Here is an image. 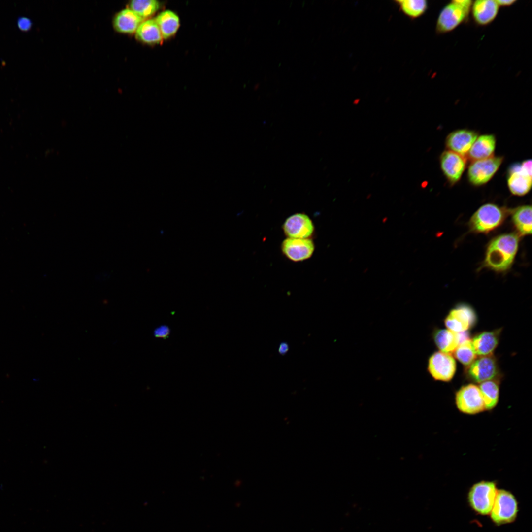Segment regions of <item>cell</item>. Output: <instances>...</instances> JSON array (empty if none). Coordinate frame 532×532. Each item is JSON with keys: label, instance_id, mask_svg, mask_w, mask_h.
Masks as SVG:
<instances>
[{"label": "cell", "instance_id": "1", "mask_svg": "<svg viewBox=\"0 0 532 532\" xmlns=\"http://www.w3.org/2000/svg\"><path fill=\"white\" fill-rule=\"evenodd\" d=\"M519 242V236L515 233L495 237L487 247L483 266L496 272L506 271L514 261Z\"/></svg>", "mask_w": 532, "mask_h": 532}, {"label": "cell", "instance_id": "2", "mask_svg": "<svg viewBox=\"0 0 532 532\" xmlns=\"http://www.w3.org/2000/svg\"><path fill=\"white\" fill-rule=\"evenodd\" d=\"M473 1L454 0L446 4L440 12L436 23L438 34L450 32L468 19Z\"/></svg>", "mask_w": 532, "mask_h": 532}, {"label": "cell", "instance_id": "3", "mask_svg": "<svg viewBox=\"0 0 532 532\" xmlns=\"http://www.w3.org/2000/svg\"><path fill=\"white\" fill-rule=\"evenodd\" d=\"M508 210L493 203L480 207L470 219L469 226L475 233H486L499 227L504 221Z\"/></svg>", "mask_w": 532, "mask_h": 532}, {"label": "cell", "instance_id": "4", "mask_svg": "<svg viewBox=\"0 0 532 532\" xmlns=\"http://www.w3.org/2000/svg\"><path fill=\"white\" fill-rule=\"evenodd\" d=\"M498 490L496 482L494 481L482 480L474 483L467 494L469 506L479 515H489Z\"/></svg>", "mask_w": 532, "mask_h": 532}, {"label": "cell", "instance_id": "5", "mask_svg": "<svg viewBox=\"0 0 532 532\" xmlns=\"http://www.w3.org/2000/svg\"><path fill=\"white\" fill-rule=\"evenodd\" d=\"M518 513V503L515 496L505 489L498 490L495 500L489 514L491 520L497 526L514 522Z\"/></svg>", "mask_w": 532, "mask_h": 532}, {"label": "cell", "instance_id": "6", "mask_svg": "<svg viewBox=\"0 0 532 532\" xmlns=\"http://www.w3.org/2000/svg\"><path fill=\"white\" fill-rule=\"evenodd\" d=\"M455 402L458 410L463 414L475 415L486 410L480 390L473 383L464 385L456 392Z\"/></svg>", "mask_w": 532, "mask_h": 532}, {"label": "cell", "instance_id": "7", "mask_svg": "<svg viewBox=\"0 0 532 532\" xmlns=\"http://www.w3.org/2000/svg\"><path fill=\"white\" fill-rule=\"evenodd\" d=\"M507 185L514 195L523 196L532 187V161L525 160L510 166L507 173Z\"/></svg>", "mask_w": 532, "mask_h": 532}, {"label": "cell", "instance_id": "8", "mask_svg": "<svg viewBox=\"0 0 532 532\" xmlns=\"http://www.w3.org/2000/svg\"><path fill=\"white\" fill-rule=\"evenodd\" d=\"M502 156L471 161L467 170V178L473 186H480L488 182L499 169L503 161Z\"/></svg>", "mask_w": 532, "mask_h": 532}, {"label": "cell", "instance_id": "9", "mask_svg": "<svg viewBox=\"0 0 532 532\" xmlns=\"http://www.w3.org/2000/svg\"><path fill=\"white\" fill-rule=\"evenodd\" d=\"M427 370L434 380L449 382L455 375L456 361L449 353L436 351L429 358Z\"/></svg>", "mask_w": 532, "mask_h": 532}, {"label": "cell", "instance_id": "10", "mask_svg": "<svg viewBox=\"0 0 532 532\" xmlns=\"http://www.w3.org/2000/svg\"><path fill=\"white\" fill-rule=\"evenodd\" d=\"M476 315L473 308L466 304H459L446 317L444 323L447 329L457 332L467 331L476 323Z\"/></svg>", "mask_w": 532, "mask_h": 532}, {"label": "cell", "instance_id": "11", "mask_svg": "<svg viewBox=\"0 0 532 532\" xmlns=\"http://www.w3.org/2000/svg\"><path fill=\"white\" fill-rule=\"evenodd\" d=\"M499 368L496 359L492 355L481 356L468 366L467 378L476 383L497 379Z\"/></svg>", "mask_w": 532, "mask_h": 532}, {"label": "cell", "instance_id": "12", "mask_svg": "<svg viewBox=\"0 0 532 532\" xmlns=\"http://www.w3.org/2000/svg\"><path fill=\"white\" fill-rule=\"evenodd\" d=\"M466 157L453 151H444L439 157L441 171L450 185H454L461 179L466 166Z\"/></svg>", "mask_w": 532, "mask_h": 532}, {"label": "cell", "instance_id": "13", "mask_svg": "<svg viewBox=\"0 0 532 532\" xmlns=\"http://www.w3.org/2000/svg\"><path fill=\"white\" fill-rule=\"evenodd\" d=\"M283 229L289 238H308L314 232V225L311 219L303 213H296L288 218L284 223Z\"/></svg>", "mask_w": 532, "mask_h": 532}, {"label": "cell", "instance_id": "14", "mask_svg": "<svg viewBox=\"0 0 532 532\" xmlns=\"http://www.w3.org/2000/svg\"><path fill=\"white\" fill-rule=\"evenodd\" d=\"M315 246L309 238H287L281 245L284 255L289 260L299 262L309 258L313 254Z\"/></svg>", "mask_w": 532, "mask_h": 532}, {"label": "cell", "instance_id": "15", "mask_svg": "<svg viewBox=\"0 0 532 532\" xmlns=\"http://www.w3.org/2000/svg\"><path fill=\"white\" fill-rule=\"evenodd\" d=\"M478 136V133L474 130L466 129L457 130L447 136L446 147L448 150L466 157Z\"/></svg>", "mask_w": 532, "mask_h": 532}, {"label": "cell", "instance_id": "16", "mask_svg": "<svg viewBox=\"0 0 532 532\" xmlns=\"http://www.w3.org/2000/svg\"><path fill=\"white\" fill-rule=\"evenodd\" d=\"M499 7L496 0H475L473 1L471 8L472 18L478 25H488L497 17Z\"/></svg>", "mask_w": 532, "mask_h": 532}, {"label": "cell", "instance_id": "17", "mask_svg": "<svg viewBox=\"0 0 532 532\" xmlns=\"http://www.w3.org/2000/svg\"><path fill=\"white\" fill-rule=\"evenodd\" d=\"M496 139L494 134H485L477 137L466 158L471 161L487 159L494 156Z\"/></svg>", "mask_w": 532, "mask_h": 532}, {"label": "cell", "instance_id": "18", "mask_svg": "<svg viewBox=\"0 0 532 532\" xmlns=\"http://www.w3.org/2000/svg\"><path fill=\"white\" fill-rule=\"evenodd\" d=\"M500 329L485 331L475 335L471 340L476 355L485 356L491 355L499 343Z\"/></svg>", "mask_w": 532, "mask_h": 532}, {"label": "cell", "instance_id": "19", "mask_svg": "<svg viewBox=\"0 0 532 532\" xmlns=\"http://www.w3.org/2000/svg\"><path fill=\"white\" fill-rule=\"evenodd\" d=\"M143 19L130 8L118 12L113 20V26L118 32L131 34L135 33Z\"/></svg>", "mask_w": 532, "mask_h": 532}, {"label": "cell", "instance_id": "20", "mask_svg": "<svg viewBox=\"0 0 532 532\" xmlns=\"http://www.w3.org/2000/svg\"><path fill=\"white\" fill-rule=\"evenodd\" d=\"M433 341L440 351L453 352L460 344L459 333L448 329H437L432 334Z\"/></svg>", "mask_w": 532, "mask_h": 532}, {"label": "cell", "instance_id": "21", "mask_svg": "<svg viewBox=\"0 0 532 532\" xmlns=\"http://www.w3.org/2000/svg\"><path fill=\"white\" fill-rule=\"evenodd\" d=\"M155 20L160 30L163 38L165 39L174 35L180 26L178 16L169 10L161 12Z\"/></svg>", "mask_w": 532, "mask_h": 532}, {"label": "cell", "instance_id": "22", "mask_svg": "<svg viewBox=\"0 0 532 532\" xmlns=\"http://www.w3.org/2000/svg\"><path fill=\"white\" fill-rule=\"evenodd\" d=\"M512 220L517 232L521 235L531 234L532 233V207L522 205L512 211Z\"/></svg>", "mask_w": 532, "mask_h": 532}, {"label": "cell", "instance_id": "23", "mask_svg": "<svg viewBox=\"0 0 532 532\" xmlns=\"http://www.w3.org/2000/svg\"><path fill=\"white\" fill-rule=\"evenodd\" d=\"M135 36L138 40L147 44L158 43L163 39L155 19L143 21L137 29Z\"/></svg>", "mask_w": 532, "mask_h": 532}, {"label": "cell", "instance_id": "24", "mask_svg": "<svg viewBox=\"0 0 532 532\" xmlns=\"http://www.w3.org/2000/svg\"><path fill=\"white\" fill-rule=\"evenodd\" d=\"M481 392L486 410H492L497 405L499 395V384L497 379L481 383L478 386Z\"/></svg>", "mask_w": 532, "mask_h": 532}, {"label": "cell", "instance_id": "25", "mask_svg": "<svg viewBox=\"0 0 532 532\" xmlns=\"http://www.w3.org/2000/svg\"><path fill=\"white\" fill-rule=\"evenodd\" d=\"M395 2L401 11L411 19H416L423 15L427 11L428 3L425 0H400Z\"/></svg>", "mask_w": 532, "mask_h": 532}, {"label": "cell", "instance_id": "26", "mask_svg": "<svg viewBox=\"0 0 532 532\" xmlns=\"http://www.w3.org/2000/svg\"><path fill=\"white\" fill-rule=\"evenodd\" d=\"M160 6V3L155 0H133L130 2L129 8L144 20L153 15Z\"/></svg>", "mask_w": 532, "mask_h": 532}, {"label": "cell", "instance_id": "27", "mask_svg": "<svg viewBox=\"0 0 532 532\" xmlns=\"http://www.w3.org/2000/svg\"><path fill=\"white\" fill-rule=\"evenodd\" d=\"M455 357L463 365L468 366L476 359L471 340L467 339L460 343L454 351Z\"/></svg>", "mask_w": 532, "mask_h": 532}, {"label": "cell", "instance_id": "28", "mask_svg": "<svg viewBox=\"0 0 532 532\" xmlns=\"http://www.w3.org/2000/svg\"><path fill=\"white\" fill-rule=\"evenodd\" d=\"M17 26L20 31L23 32L29 31L33 26L31 19L26 16H19L17 20Z\"/></svg>", "mask_w": 532, "mask_h": 532}, {"label": "cell", "instance_id": "29", "mask_svg": "<svg viewBox=\"0 0 532 532\" xmlns=\"http://www.w3.org/2000/svg\"><path fill=\"white\" fill-rule=\"evenodd\" d=\"M170 333V329L166 325H161L154 331V335L158 338H166Z\"/></svg>", "mask_w": 532, "mask_h": 532}, {"label": "cell", "instance_id": "30", "mask_svg": "<svg viewBox=\"0 0 532 532\" xmlns=\"http://www.w3.org/2000/svg\"><path fill=\"white\" fill-rule=\"evenodd\" d=\"M289 346L288 343L282 342L279 344L278 348V352L280 355H284L289 351Z\"/></svg>", "mask_w": 532, "mask_h": 532}, {"label": "cell", "instance_id": "31", "mask_svg": "<svg viewBox=\"0 0 532 532\" xmlns=\"http://www.w3.org/2000/svg\"><path fill=\"white\" fill-rule=\"evenodd\" d=\"M496 1L499 7L510 6L517 2L516 0H498Z\"/></svg>", "mask_w": 532, "mask_h": 532}, {"label": "cell", "instance_id": "32", "mask_svg": "<svg viewBox=\"0 0 532 532\" xmlns=\"http://www.w3.org/2000/svg\"><path fill=\"white\" fill-rule=\"evenodd\" d=\"M387 217H385V218H384V219H383L382 220V222H383V223H385V222H386L387 221Z\"/></svg>", "mask_w": 532, "mask_h": 532}]
</instances>
